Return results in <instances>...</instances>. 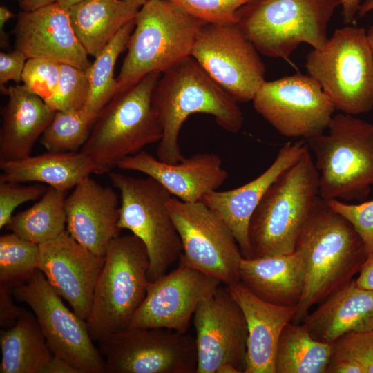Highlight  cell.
Here are the masks:
<instances>
[{"instance_id":"1","label":"cell","mask_w":373,"mask_h":373,"mask_svg":"<svg viewBox=\"0 0 373 373\" xmlns=\"http://www.w3.org/2000/svg\"><path fill=\"white\" fill-rule=\"evenodd\" d=\"M294 251L302 258L305 285L291 321L300 324L314 305L353 280L367 257L352 224L318 196Z\"/></svg>"},{"instance_id":"2","label":"cell","mask_w":373,"mask_h":373,"mask_svg":"<svg viewBox=\"0 0 373 373\" xmlns=\"http://www.w3.org/2000/svg\"><path fill=\"white\" fill-rule=\"evenodd\" d=\"M152 106L162 130L157 157L169 164L184 158L179 136L190 115H211L219 126L230 133L238 132L244 122L238 102L192 56L162 73L153 91Z\"/></svg>"},{"instance_id":"3","label":"cell","mask_w":373,"mask_h":373,"mask_svg":"<svg viewBox=\"0 0 373 373\" xmlns=\"http://www.w3.org/2000/svg\"><path fill=\"white\" fill-rule=\"evenodd\" d=\"M319 173L309 148L268 188L249 224L251 258L294 251L318 196Z\"/></svg>"},{"instance_id":"4","label":"cell","mask_w":373,"mask_h":373,"mask_svg":"<svg viewBox=\"0 0 373 373\" xmlns=\"http://www.w3.org/2000/svg\"><path fill=\"white\" fill-rule=\"evenodd\" d=\"M161 75L149 73L117 92L99 113L81 150L93 162L97 174L108 173L125 157L160 141L162 130L152 94Z\"/></svg>"},{"instance_id":"5","label":"cell","mask_w":373,"mask_h":373,"mask_svg":"<svg viewBox=\"0 0 373 373\" xmlns=\"http://www.w3.org/2000/svg\"><path fill=\"white\" fill-rule=\"evenodd\" d=\"M327 130L306 140L319 173L318 196L363 202L373 187V124L340 113Z\"/></svg>"},{"instance_id":"6","label":"cell","mask_w":373,"mask_h":373,"mask_svg":"<svg viewBox=\"0 0 373 373\" xmlns=\"http://www.w3.org/2000/svg\"><path fill=\"white\" fill-rule=\"evenodd\" d=\"M135 23L116 78L118 92L191 56L197 33L205 24L171 0H149L138 10Z\"/></svg>"},{"instance_id":"7","label":"cell","mask_w":373,"mask_h":373,"mask_svg":"<svg viewBox=\"0 0 373 373\" xmlns=\"http://www.w3.org/2000/svg\"><path fill=\"white\" fill-rule=\"evenodd\" d=\"M339 0H253L238 10L236 25L259 53L288 60L302 43L323 48Z\"/></svg>"},{"instance_id":"8","label":"cell","mask_w":373,"mask_h":373,"mask_svg":"<svg viewBox=\"0 0 373 373\" xmlns=\"http://www.w3.org/2000/svg\"><path fill=\"white\" fill-rule=\"evenodd\" d=\"M149 269L148 252L138 237L119 235L110 242L86 321L93 341L129 326L146 297Z\"/></svg>"},{"instance_id":"9","label":"cell","mask_w":373,"mask_h":373,"mask_svg":"<svg viewBox=\"0 0 373 373\" xmlns=\"http://www.w3.org/2000/svg\"><path fill=\"white\" fill-rule=\"evenodd\" d=\"M305 67L336 110L356 115L373 108V55L363 28L336 29L323 48L308 53Z\"/></svg>"},{"instance_id":"10","label":"cell","mask_w":373,"mask_h":373,"mask_svg":"<svg viewBox=\"0 0 373 373\" xmlns=\"http://www.w3.org/2000/svg\"><path fill=\"white\" fill-rule=\"evenodd\" d=\"M108 176L120 192L118 226L144 244L149 258L148 278L153 282L166 274L182 251L167 206L172 195L149 176L136 178L113 171Z\"/></svg>"},{"instance_id":"11","label":"cell","mask_w":373,"mask_h":373,"mask_svg":"<svg viewBox=\"0 0 373 373\" xmlns=\"http://www.w3.org/2000/svg\"><path fill=\"white\" fill-rule=\"evenodd\" d=\"M107 373H196L195 338L162 328L126 327L99 341Z\"/></svg>"},{"instance_id":"12","label":"cell","mask_w":373,"mask_h":373,"mask_svg":"<svg viewBox=\"0 0 373 373\" xmlns=\"http://www.w3.org/2000/svg\"><path fill=\"white\" fill-rule=\"evenodd\" d=\"M167 206L182 243L180 260L226 285L240 281L243 256L226 223L202 201L172 196Z\"/></svg>"},{"instance_id":"13","label":"cell","mask_w":373,"mask_h":373,"mask_svg":"<svg viewBox=\"0 0 373 373\" xmlns=\"http://www.w3.org/2000/svg\"><path fill=\"white\" fill-rule=\"evenodd\" d=\"M11 291L32 310L52 354L82 373L106 372L104 359L93 343L86 321L66 306L42 271L37 269L27 283Z\"/></svg>"},{"instance_id":"14","label":"cell","mask_w":373,"mask_h":373,"mask_svg":"<svg viewBox=\"0 0 373 373\" xmlns=\"http://www.w3.org/2000/svg\"><path fill=\"white\" fill-rule=\"evenodd\" d=\"M252 101L256 111L280 134L305 140L324 133L336 110L319 83L300 73L265 81Z\"/></svg>"},{"instance_id":"15","label":"cell","mask_w":373,"mask_h":373,"mask_svg":"<svg viewBox=\"0 0 373 373\" xmlns=\"http://www.w3.org/2000/svg\"><path fill=\"white\" fill-rule=\"evenodd\" d=\"M191 56L237 102L252 101L265 81L259 52L236 24H203Z\"/></svg>"},{"instance_id":"16","label":"cell","mask_w":373,"mask_h":373,"mask_svg":"<svg viewBox=\"0 0 373 373\" xmlns=\"http://www.w3.org/2000/svg\"><path fill=\"white\" fill-rule=\"evenodd\" d=\"M196 373H217L231 364L240 373L246 367L248 329L243 312L228 291L220 286L203 300L193 315Z\"/></svg>"},{"instance_id":"17","label":"cell","mask_w":373,"mask_h":373,"mask_svg":"<svg viewBox=\"0 0 373 373\" xmlns=\"http://www.w3.org/2000/svg\"><path fill=\"white\" fill-rule=\"evenodd\" d=\"M221 283L180 260L176 269L149 282L146 297L128 327L186 333L198 305Z\"/></svg>"},{"instance_id":"18","label":"cell","mask_w":373,"mask_h":373,"mask_svg":"<svg viewBox=\"0 0 373 373\" xmlns=\"http://www.w3.org/2000/svg\"><path fill=\"white\" fill-rule=\"evenodd\" d=\"M104 256L79 243L67 230L39 245L37 269L82 319L89 317Z\"/></svg>"},{"instance_id":"19","label":"cell","mask_w":373,"mask_h":373,"mask_svg":"<svg viewBox=\"0 0 373 373\" xmlns=\"http://www.w3.org/2000/svg\"><path fill=\"white\" fill-rule=\"evenodd\" d=\"M16 48L28 59H45L87 70L88 55L72 27L68 9L57 1L21 10L14 29Z\"/></svg>"},{"instance_id":"20","label":"cell","mask_w":373,"mask_h":373,"mask_svg":"<svg viewBox=\"0 0 373 373\" xmlns=\"http://www.w3.org/2000/svg\"><path fill=\"white\" fill-rule=\"evenodd\" d=\"M117 167L138 171L155 179L172 195L185 202L202 201L228 178L221 158L213 153H196L169 164L141 151L121 160Z\"/></svg>"},{"instance_id":"21","label":"cell","mask_w":373,"mask_h":373,"mask_svg":"<svg viewBox=\"0 0 373 373\" xmlns=\"http://www.w3.org/2000/svg\"><path fill=\"white\" fill-rule=\"evenodd\" d=\"M119 199L110 186L85 178L66 197V230L82 245L104 256L110 242L121 229Z\"/></svg>"},{"instance_id":"22","label":"cell","mask_w":373,"mask_h":373,"mask_svg":"<svg viewBox=\"0 0 373 373\" xmlns=\"http://www.w3.org/2000/svg\"><path fill=\"white\" fill-rule=\"evenodd\" d=\"M308 149L306 140L287 142L279 150L273 163L255 179L233 189L216 190L204 196L202 202L231 230L244 258H251L249 224L262 198L278 177Z\"/></svg>"},{"instance_id":"23","label":"cell","mask_w":373,"mask_h":373,"mask_svg":"<svg viewBox=\"0 0 373 373\" xmlns=\"http://www.w3.org/2000/svg\"><path fill=\"white\" fill-rule=\"evenodd\" d=\"M245 316L247 350L244 373H275L274 360L280 334L292 321L297 306H283L265 301L240 280L226 286Z\"/></svg>"},{"instance_id":"24","label":"cell","mask_w":373,"mask_h":373,"mask_svg":"<svg viewBox=\"0 0 373 373\" xmlns=\"http://www.w3.org/2000/svg\"><path fill=\"white\" fill-rule=\"evenodd\" d=\"M8 97L1 108L0 162L20 160L30 155L37 140L52 120L55 112L39 96L23 85L3 88Z\"/></svg>"},{"instance_id":"25","label":"cell","mask_w":373,"mask_h":373,"mask_svg":"<svg viewBox=\"0 0 373 373\" xmlns=\"http://www.w3.org/2000/svg\"><path fill=\"white\" fill-rule=\"evenodd\" d=\"M321 303L302 322L314 339L333 343L347 333L373 329V291L359 288L354 280Z\"/></svg>"},{"instance_id":"26","label":"cell","mask_w":373,"mask_h":373,"mask_svg":"<svg viewBox=\"0 0 373 373\" xmlns=\"http://www.w3.org/2000/svg\"><path fill=\"white\" fill-rule=\"evenodd\" d=\"M240 278L251 291L265 301L298 306L305 285V265L295 251L254 258L242 257Z\"/></svg>"},{"instance_id":"27","label":"cell","mask_w":373,"mask_h":373,"mask_svg":"<svg viewBox=\"0 0 373 373\" xmlns=\"http://www.w3.org/2000/svg\"><path fill=\"white\" fill-rule=\"evenodd\" d=\"M0 182H36L66 191L93 173L96 167L90 157L80 151L53 152L0 162Z\"/></svg>"},{"instance_id":"28","label":"cell","mask_w":373,"mask_h":373,"mask_svg":"<svg viewBox=\"0 0 373 373\" xmlns=\"http://www.w3.org/2000/svg\"><path fill=\"white\" fill-rule=\"evenodd\" d=\"M68 9L77 39L95 58L140 10L124 0H82Z\"/></svg>"},{"instance_id":"29","label":"cell","mask_w":373,"mask_h":373,"mask_svg":"<svg viewBox=\"0 0 373 373\" xmlns=\"http://www.w3.org/2000/svg\"><path fill=\"white\" fill-rule=\"evenodd\" d=\"M0 373H39L53 355L35 314L25 310L1 332Z\"/></svg>"},{"instance_id":"30","label":"cell","mask_w":373,"mask_h":373,"mask_svg":"<svg viewBox=\"0 0 373 373\" xmlns=\"http://www.w3.org/2000/svg\"><path fill=\"white\" fill-rule=\"evenodd\" d=\"M332 343L314 339L303 325L287 323L277 345L275 373H325Z\"/></svg>"},{"instance_id":"31","label":"cell","mask_w":373,"mask_h":373,"mask_svg":"<svg viewBox=\"0 0 373 373\" xmlns=\"http://www.w3.org/2000/svg\"><path fill=\"white\" fill-rule=\"evenodd\" d=\"M66 191L49 186L38 202L13 216L6 228L37 245L52 240L66 230Z\"/></svg>"},{"instance_id":"32","label":"cell","mask_w":373,"mask_h":373,"mask_svg":"<svg viewBox=\"0 0 373 373\" xmlns=\"http://www.w3.org/2000/svg\"><path fill=\"white\" fill-rule=\"evenodd\" d=\"M135 22V17L126 23L87 69L89 92L82 109L94 122L102 108L118 92L117 81L114 78L115 66L119 55L127 48Z\"/></svg>"},{"instance_id":"33","label":"cell","mask_w":373,"mask_h":373,"mask_svg":"<svg viewBox=\"0 0 373 373\" xmlns=\"http://www.w3.org/2000/svg\"><path fill=\"white\" fill-rule=\"evenodd\" d=\"M39 245L15 233L0 237V286L12 289L27 283L37 269Z\"/></svg>"},{"instance_id":"34","label":"cell","mask_w":373,"mask_h":373,"mask_svg":"<svg viewBox=\"0 0 373 373\" xmlns=\"http://www.w3.org/2000/svg\"><path fill=\"white\" fill-rule=\"evenodd\" d=\"M94 123L82 109L57 111L42 133L41 143L48 151H75L87 141Z\"/></svg>"},{"instance_id":"35","label":"cell","mask_w":373,"mask_h":373,"mask_svg":"<svg viewBox=\"0 0 373 373\" xmlns=\"http://www.w3.org/2000/svg\"><path fill=\"white\" fill-rule=\"evenodd\" d=\"M88 92L87 70L61 64L57 88L46 104L55 111H78L85 105Z\"/></svg>"},{"instance_id":"36","label":"cell","mask_w":373,"mask_h":373,"mask_svg":"<svg viewBox=\"0 0 373 373\" xmlns=\"http://www.w3.org/2000/svg\"><path fill=\"white\" fill-rule=\"evenodd\" d=\"M204 23L236 24L238 10L253 0H171Z\"/></svg>"},{"instance_id":"37","label":"cell","mask_w":373,"mask_h":373,"mask_svg":"<svg viewBox=\"0 0 373 373\" xmlns=\"http://www.w3.org/2000/svg\"><path fill=\"white\" fill-rule=\"evenodd\" d=\"M61 64L45 59H28L21 76L23 86L46 103L57 88Z\"/></svg>"},{"instance_id":"38","label":"cell","mask_w":373,"mask_h":373,"mask_svg":"<svg viewBox=\"0 0 373 373\" xmlns=\"http://www.w3.org/2000/svg\"><path fill=\"white\" fill-rule=\"evenodd\" d=\"M331 358L358 363L365 373H373V329L347 333L332 343Z\"/></svg>"},{"instance_id":"39","label":"cell","mask_w":373,"mask_h":373,"mask_svg":"<svg viewBox=\"0 0 373 373\" xmlns=\"http://www.w3.org/2000/svg\"><path fill=\"white\" fill-rule=\"evenodd\" d=\"M327 202L352 224L363 242L367 256L373 254V200L358 204L338 200Z\"/></svg>"},{"instance_id":"40","label":"cell","mask_w":373,"mask_h":373,"mask_svg":"<svg viewBox=\"0 0 373 373\" xmlns=\"http://www.w3.org/2000/svg\"><path fill=\"white\" fill-rule=\"evenodd\" d=\"M44 185H20L19 183L0 182V228L6 227L19 205L41 197L47 191Z\"/></svg>"},{"instance_id":"41","label":"cell","mask_w":373,"mask_h":373,"mask_svg":"<svg viewBox=\"0 0 373 373\" xmlns=\"http://www.w3.org/2000/svg\"><path fill=\"white\" fill-rule=\"evenodd\" d=\"M25 55L17 49L10 52L0 53V86L12 80L16 82L21 81L22 73L27 61Z\"/></svg>"},{"instance_id":"42","label":"cell","mask_w":373,"mask_h":373,"mask_svg":"<svg viewBox=\"0 0 373 373\" xmlns=\"http://www.w3.org/2000/svg\"><path fill=\"white\" fill-rule=\"evenodd\" d=\"M11 289L0 286V326L6 329L14 326L25 309L12 300Z\"/></svg>"},{"instance_id":"43","label":"cell","mask_w":373,"mask_h":373,"mask_svg":"<svg viewBox=\"0 0 373 373\" xmlns=\"http://www.w3.org/2000/svg\"><path fill=\"white\" fill-rule=\"evenodd\" d=\"M325 373H365L358 363L345 358H330Z\"/></svg>"},{"instance_id":"44","label":"cell","mask_w":373,"mask_h":373,"mask_svg":"<svg viewBox=\"0 0 373 373\" xmlns=\"http://www.w3.org/2000/svg\"><path fill=\"white\" fill-rule=\"evenodd\" d=\"M39 373H82L79 370L64 358L52 355Z\"/></svg>"},{"instance_id":"45","label":"cell","mask_w":373,"mask_h":373,"mask_svg":"<svg viewBox=\"0 0 373 373\" xmlns=\"http://www.w3.org/2000/svg\"><path fill=\"white\" fill-rule=\"evenodd\" d=\"M354 282L359 288L373 291V254L367 256Z\"/></svg>"},{"instance_id":"46","label":"cell","mask_w":373,"mask_h":373,"mask_svg":"<svg viewBox=\"0 0 373 373\" xmlns=\"http://www.w3.org/2000/svg\"><path fill=\"white\" fill-rule=\"evenodd\" d=\"M343 7V22L347 25L356 24V15L358 14L359 0H339Z\"/></svg>"},{"instance_id":"47","label":"cell","mask_w":373,"mask_h":373,"mask_svg":"<svg viewBox=\"0 0 373 373\" xmlns=\"http://www.w3.org/2000/svg\"><path fill=\"white\" fill-rule=\"evenodd\" d=\"M15 15L5 6L0 7V44L1 48H5L8 44V37L5 32V24Z\"/></svg>"},{"instance_id":"48","label":"cell","mask_w":373,"mask_h":373,"mask_svg":"<svg viewBox=\"0 0 373 373\" xmlns=\"http://www.w3.org/2000/svg\"><path fill=\"white\" fill-rule=\"evenodd\" d=\"M57 1V0H21L19 4L21 10L30 11Z\"/></svg>"},{"instance_id":"49","label":"cell","mask_w":373,"mask_h":373,"mask_svg":"<svg viewBox=\"0 0 373 373\" xmlns=\"http://www.w3.org/2000/svg\"><path fill=\"white\" fill-rule=\"evenodd\" d=\"M373 10V0H365V1L360 5L358 15L359 17H363L367 12Z\"/></svg>"},{"instance_id":"50","label":"cell","mask_w":373,"mask_h":373,"mask_svg":"<svg viewBox=\"0 0 373 373\" xmlns=\"http://www.w3.org/2000/svg\"><path fill=\"white\" fill-rule=\"evenodd\" d=\"M126 3L131 5L132 6L140 9L144 3H146L149 0H124Z\"/></svg>"},{"instance_id":"51","label":"cell","mask_w":373,"mask_h":373,"mask_svg":"<svg viewBox=\"0 0 373 373\" xmlns=\"http://www.w3.org/2000/svg\"><path fill=\"white\" fill-rule=\"evenodd\" d=\"M82 0H57V2L62 6L68 8L72 5Z\"/></svg>"},{"instance_id":"52","label":"cell","mask_w":373,"mask_h":373,"mask_svg":"<svg viewBox=\"0 0 373 373\" xmlns=\"http://www.w3.org/2000/svg\"><path fill=\"white\" fill-rule=\"evenodd\" d=\"M367 35L373 55V26H370L367 30Z\"/></svg>"},{"instance_id":"53","label":"cell","mask_w":373,"mask_h":373,"mask_svg":"<svg viewBox=\"0 0 373 373\" xmlns=\"http://www.w3.org/2000/svg\"><path fill=\"white\" fill-rule=\"evenodd\" d=\"M16 1H19V3L21 0H16Z\"/></svg>"}]
</instances>
